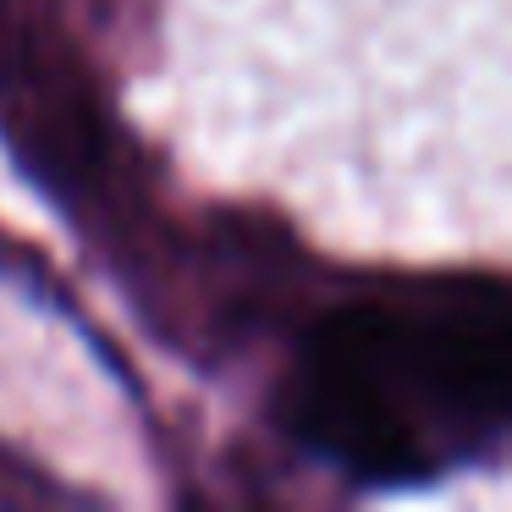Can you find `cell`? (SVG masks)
I'll list each match as a JSON object with an SVG mask.
<instances>
[{"label": "cell", "mask_w": 512, "mask_h": 512, "mask_svg": "<svg viewBox=\"0 0 512 512\" xmlns=\"http://www.w3.org/2000/svg\"><path fill=\"white\" fill-rule=\"evenodd\" d=\"M237 166L331 226L507 237V0H171Z\"/></svg>", "instance_id": "1"}, {"label": "cell", "mask_w": 512, "mask_h": 512, "mask_svg": "<svg viewBox=\"0 0 512 512\" xmlns=\"http://www.w3.org/2000/svg\"><path fill=\"white\" fill-rule=\"evenodd\" d=\"M507 298L353 303L314 325L292 375V430L309 452L375 485L463 468L507 430Z\"/></svg>", "instance_id": "2"}]
</instances>
